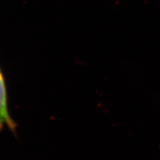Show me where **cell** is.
Listing matches in <instances>:
<instances>
[{
  "label": "cell",
  "mask_w": 160,
  "mask_h": 160,
  "mask_svg": "<svg viewBox=\"0 0 160 160\" xmlns=\"http://www.w3.org/2000/svg\"><path fill=\"white\" fill-rule=\"evenodd\" d=\"M5 127L16 135L17 124L10 114L7 85L5 76L0 67V133Z\"/></svg>",
  "instance_id": "1"
}]
</instances>
